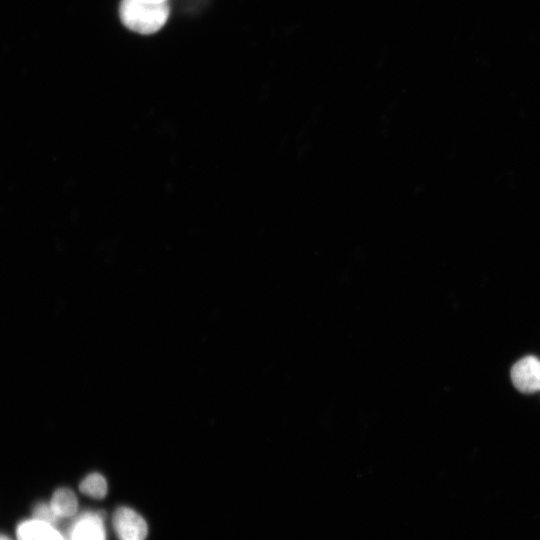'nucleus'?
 <instances>
[{"label":"nucleus","mask_w":540,"mask_h":540,"mask_svg":"<svg viewBox=\"0 0 540 540\" xmlns=\"http://www.w3.org/2000/svg\"><path fill=\"white\" fill-rule=\"evenodd\" d=\"M170 14L166 3H153L145 0H121L119 16L122 24L139 34H153L167 22Z\"/></svg>","instance_id":"f257e3e1"},{"label":"nucleus","mask_w":540,"mask_h":540,"mask_svg":"<svg viewBox=\"0 0 540 540\" xmlns=\"http://www.w3.org/2000/svg\"><path fill=\"white\" fill-rule=\"evenodd\" d=\"M113 527L118 540H145L147 537V523L129 507L122 506L115 510Z\"/></svg>","instance_id":"f03ea898"},{"label":"nucleus","mask_w":540,"mask_h":540,"mask_svg":"<svg viewBox=\"0 0 540 540\" xmlns=\"http://www.w3.org/2000/svg\"><path fill=\"white\" fill-rule=\"evenodd\" d=\"M513 385L522 393L540 391V359L528 355L518 360L511 368Z\"/></svg>","instance_id":"7ed1b4c3"},{"label":"nucleus","mask_w":540,"mask_h":540,"mask_svg":"<svg viewBox=\"0 0 540 540\" xmlns=\"http://www.w3.org/2000/svg\"><path fill=\"white\" fill-rule=\"evenodd\" d=\"M65 540H106V531L101 514L86 512L68 528Z\"/></svg>","instance_id":"20e7f679"},{"label":"nucleus","mask_w":540,"mask_h":540,"mask_svg":"<svg viewBox=\"0 0 540 540\" xmlns=\"http://www.w3.org/2000/svg\"><path fill=\"white\" fill-rule=\"evenodd\" d=\"M16 540H65L54 525L32 518L16 527Z\"/></svg>","instance_id":"39448f33"},{"label":"nucleus","mask_w":540,"mask_h":540,"mask_svg":"<svg viewBox=\"0 0 540 540\" xmlns=\"http://www.w3.org/2000/svg\"><path fill=\"white\" fill-rule=\"evenodd\" d=\"M49 504L59 519L74 516L78 509L76 495L69 488H58L53 493Z\"/></svg>","instance_id":"423d86ee"},{"label":"nucleus","mask_w":540,"mask_h":540,"mask_svg":"<svg viewBox=\"0 0 540 540\" xmlns=\"http://www.w3.org/2000/svg\"><path fill=\"white\" fill-rule=\"evenodd\" d=\"M79 489L89 497L102 499L107 494V482L101 474L94 472L81 481Z\"/></svg>","instance_id":"0eeeda50"},{"label":"nucleus","mask_w":540,"mask_h":540,"mask_svg":"<svg viewBox=\"0 0 540 540\" xmlns=\"http://www.w3.org/2000/svg\"><path fill=\"white\" fill-rule=\"evenodd\" d=\"M33 518L41 520L43 522L49 523L51 525H56L60 520L54 511L52 510L49 503H37L33 508Z\"/></svg>","instance_id":"6e6552de"},{"label":"nucleus","mask_w":540,"mask_h":540,"mask_svg":"<svg viewBox=\"0 0 540 540\" xmlns=\"http://www.w3.org/2000/svg\"><path fill=\"white\" fill-rule=\"evenodd\" d=\"M145 1L153 2V3H166L167 2V0H145Z\"/></svg>","instance_id":"1a4fd4ad"},{"label":"nucleus","mask_w":540,"mask_h":540,"mask_svg":"<svg viewBox=\"0 0 540 540\" xmlns=\"http://www.w3.org/2000/svg\"><path fill=\"white\" fill-rule=\"evenodd\" d=\"M0 540H12V539L4 534H0Z\"/></svg>","instance_id":"9d476101"}]
</instances>
